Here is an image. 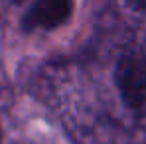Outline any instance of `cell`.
I'll list each match as a JSON object with an SVG mask.
<instances>
[{"label":"cell","instance_id":"obj_1","mask_svg":"<svg viewBox=\"0 0 146 144\" xmlns=\"http://www.w3.org/2000/svg\"><path fill=\"white\" fill-rule=\"evenodd\" d=\"M115 85L122 105L136 117L146 119V57L124 51L115 65Z\"/></svg>","mask_w":146,"mask_h":144},{"label":"cell","instance_id":"obj_2","mask_svg":"<svg viewBox=\"0 0 146 144\" xmlns=\"http://www.w3.org/2000/svg\"><path fill=\"white\" fill-rule=\"evenodd\" d=\"M77 144H136V140L109 117L77 119L71 122Z\"/></svg>","mask_w":146,"mask_h":144},{"label":"cell","instance_id":"obj_3","mask_svg":"<svg viewBox=\"0 0 146 144\" xmlns=\"http://www.w3.org/2000/svg\"><path fill=\"white\" fill-rule=\"evenodd\" d=\"M73 10V0H32L26 10V30H53L61 26Z\"/></svg>","mask_w":146,"mask_h":144},{"label":"cell","instance_id":"obj_4","mask_svg":"<svg viewBox=\"0 0 146 144\" xmlns=\"http://www.w3.org/2000/svg\"><path fill=\"white\" fill-rule=\"evenodd\" d=\"M136 12H140V14H146V0H126Z\"/></svg>","mask_w":146,"mask_h":144}]
</instances>
